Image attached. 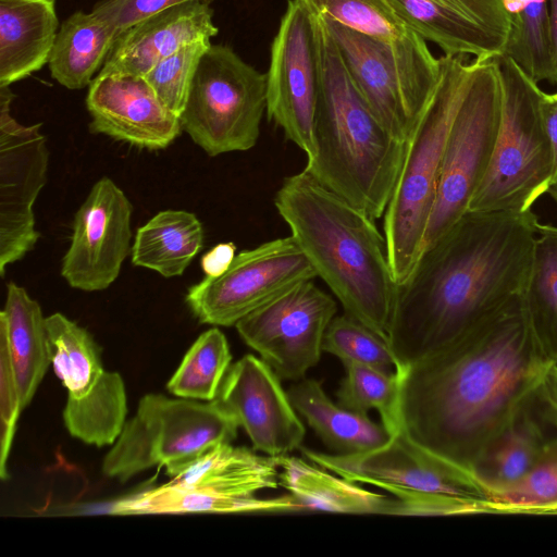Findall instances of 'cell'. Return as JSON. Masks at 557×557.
I'll list each match as a JSON object with an SVG mask.
<instances>
[{
	"label": "cell",
	"instance_id": "f6af8a7d",
	"mask_svg": "<svg viewBox=\"0 0 557 557\" xmlns=\"http://www.w3.org/2000/svg\"><path fill=\"white\" fill-rule=\"evenodd\" d=\"M541 112L553 151V181H557V92H543Z\"/></svg>",
	"mask_w": 557,
	"mask_h": 557
},
{
	"label": "cell",
	"instance_id": "7c38bea8",
	"mask_svg": "<svg viewBox=\"0 0 557 557\" xmlns=\"http://www.w3.org/2000/svg\"><path fill=\"white\" fill-rule=\"evenodd\" d=\"M336 300L312 280L301 282L239 320L242 339L280 376L300 380L314 367Z\"/></svg>",
	"mask_w": 557,
	"mask_h": 557
},
{
	"label": "cell",
	"instance_id": "7bdbcfd3",
	"mask_svg": "<svg viewBox=\"0 0 557 557\" xmlns=\"http://www.w3.org/2000/svg\"><path fill=\"white\" fill-rule=\"evenodd\" d=\"M535 400L541 406L543 419L557 429V363L546 369L536 391Z\"/></svg>",
	"mask_w": 557,
	"mask_h": 557
},
{
	"label": "cell",
	"instance_id": "ee69618b",
	"mask_svg": "<svg viewBox=\"0 0 557 557\" xmlns=\"http://www.w3.org/2000/svg\"><path fill=\"white\" fill-rule=\"evenodd\" d=\"M236 246L233 243H221L208 251L201 259V268L206 276L215 277L223 274L235 258Z\"/></svg>",
	"mask_w": 557,
	"mask_h": 557
},
{
	"label": "cell",
	"instance_id": "60d3db41",
	"mask_svg": "<svg viewBox=\"0 0 557 557\" xmlns=\"http://www.w3.org/2000/svg\"><path fill=\"white\" fill-rule=\"evenodd\" d=\"M21 396L4 341L0 338V476L7 480V463L22 411Z\"/></svg>",
	"mask_w": 557,
	"mask_h": 557
},
{
	"label": "cell",
	"instance_id": "4dcf8cb0",
	"mask_svg": "<svg viewBox=\"0 0 557 557\" xmlns=\"http://www.w3.org/2000/svg\"><path fill=\"white\" fill-rule=\"evenodd\" d=\"M534 398L484 448L472 469L486 495L523 478L549 440L533 413Z\"/></svg>",
	"mask_w": 557,
	"mask_h": 557
},
{
	"label": "cell",
	"instance_id": "6da1fadb",
	"mask_svg": "<svg viewBox=\"0 0 557 557\" xmlns=\"http://www.w3.org/2000/svg\"><path fill=\"white\" fill-rule=\"evenodd\" d=\"M550 364L519 294L398 374L400 424L414 443L472 472L484 448L535 397Z\"/></svg>",
	"mask_w": 557,
	"mask_h": 557
},
{
	"label": "cell",
	"instance_id": "ac0fdd59",
	"mask_svg": "<svg viewBox=\"0 0 557 557\" xmlns=\"http://www.w3.org/2000/svg\"><path fill=\"white\" fill-rule=\"evenodd\" d=\"M89 129L148 150L169 147L181 134L169 110L144 76L98 73L88 86Z\"/></svg>",
	"mask_w": 557,
	"mask_h": 557
},
{
	"label": "cell",
	"instance_id": "4316f807",
	"mask_svg": "<svg viewBox=\"0 0 557 557\" xmlns=\"http://www.w3.org/2000/svg\"><path fill=\"white\" fill-rule=\"evenodd\" d=\"M280 484L305 508L338 513L391 515L393 499L292 456H280Z\"/></svg>",
	"mask_w": 557,
	"mask_h": 557
},
{
	"label": "cell",
	"instance_id": "b9f144b4",
	"mask_svg": "<svg viewBox=\"0 0 557 557\" xmlns=\"http://www.w3.org/2000/svg\"><path fill=\"white\" fill-rule=\"evenodd\" d=\"M189 1L211 4L213 0H101L91 12L107 22L116 37L138 22L171 7Z\"/></svg>",
	"mask_w": 557,
	"mask_h": 557
},
{
	"label": "cell",
	"instance_id": "9a60e30c",
	"mask_svg": "<svg viewBox=\"0 0 557 557\" xmlns=\"http://www.w3.org/2000/svg\"><path fill=\"white\" fill-rule=\"evenodd\" d=\"M133 207L109 177L91 187L75 213L71 244L61 265L67 284L84 292L107 289L131 253Z\"/></svg>",
	"mask_w": 557,
	"mask_h": 557
},
{
	"label": "cell",
	"instance_id": "603a6c76",
	"mask_svg": "<svg viewBox=\"0 0 557 557\" xmlns=\"http://www.w3.org/2000/svg\"><path fill=\"white\" fill-rule=\"evenodd\" d=\"M305 510L290 494L262 499L231 496L186 486L171 480L115 499L106 507L109 515L292 512Z\"/></svg>",
	"mask_w": 557,
	"mask_h": 557
},
{
	"label": "cell",
	"instance_id": "f35d334b",
	"mask_svg": "<svg viewBox=\"0 0 557 557\" xmlns=\"http://www.w3.org/2000/svg\"><path fill=\"white\" fill-rule=\"evenodd\" d=\"M210 46L211 39L185 45L144 76L165 107L178 117L186 106L200 60Z\"/></svg>",
	"mask_w": 557,
	"mask_h": 557
},
{
	"label": "cell",
	"instance_id": "83f0119b",
	"mask_svg": "<svg viewBox=\"0 0 557 557\" xmlns=\"http://www.w3.org/2000/svg\"><path fill=\"white\" fill-rule=\"evenodd\" d=\"M115 38L111 26L91 11L74 12L57 34L48 62L52 78L71 90L89 86Z\"/></svg>",
	"mask_w": 557,
	"mask_h": 557
},
{
	"label": "cell",
	"instance_id": "d6986e66",
	"mask_svg": "<svg viewBox=\"0 0 557 557\" xmlns=\"http://www.w3.org/2000/svg\"><path fill=\"white\" fill-rule=\"evenodd\" d=\"M424 40L445 55H503L510 33L505 0H389Z\"/></svg>",
	"mask_w": 557,
	"mask_h": 557
},
{
	"label": "cell",
	"instance_id": "7dc6e473",
	"mask_svg": "<svg viewBox=\"0 0 557 557\" xmlns=\"http://www.w3.org/2000/svg\"><path fill=\"white\" fill-rule=\"evenodd\" d=\"M547 194L555 200L557 203V181L552 183L547 189Z\"/></svg>",
	"mask_w": 557,
	"mask_h": 557
},
{
	"label": "cell",
	"instance_id": "836d02e7",
	"mask_svg": "<svg viewBox=\"0 0 557 557\" xmlns=\"http://www.w3.org/2000/svg\"><path fill=\"white\" fill-rule=\"evenodd\" d=\"M510 33L503 55L531 79L557 85L552 57L549 0H505Z\"/></svg>",
	"mask_w": 557,
	"mask_h": 557
},
{
	"label": "cell",
	"instance_id": "8fae6325",
	"mask_svg": "<svg viewBox=\"0 0 557 557\" xmlns=\"http://www.w3.org/2000/svg\"><path fill=\"white\" fill-rule=\"evenodd\" d=\"M267 116L285 137L314 156L320 63L315 20L300 0H288L270 50Z\"/></svg>",
	"mask_w": 557,
	"mask_h": 557
},
{
	"label": "cell",
	"instance_id": "f546056e",
	"mask_svg": "<svg viewBox=\"0 0 557 557\" xmlns=\"http://www.w3.org/2000/svg\"><path fill=\"white\" fill-rule=\"evenodd\" d=\"M520 299L537 347L557 363V226L539 224Z\"/></svg>",
	"mask_w": 557,
	"mask_h": 557
},
{
	"label": "cell",
	"instance_id": "5b68a950",
	"mask_svg": "<svg viewBox=\"0 0 557 557\" xmlns=\"http://www.w3.org/2000/svg\"><path fill=\"white\" fill-rule=\"evenodd\" d=\"M438 61L436 91L408 141L395 190L383 215L397 285L407 280L424 249L446 139L469 74L466 55L444 54Z\"/></svg>",
	"mask_w": 557,
	"mask_h": 557
},
{
	"label": "cell",
	"instance_id": "f1b7e54d",
	"mask_svg": "<svg viewBox=\"0 0 557 557\" xmlns=\"http://www.w3.org/2000/svg\"><path fill=\"white\" fill-rule=\"evenodd\" d=\"M202 243V224L194 213L160 211L137 230L131 250L132 262L163 277L180 276Z\"/></svg>",
	"mask_w": 557,
	"mask_h": 557
},
{
	"label": "cell",
	"instance_id": "e575fe53",
	"mask_svg": "<svg viewBox=\"0 0 557 557\" xmlns=\"http://www.w3.org/2000/svg\"><path fill=\"white\" fill-rule=\"evenodd\" d=\"M231 360L225 335L218 327H212L191 345L166 388L181 398L211 401L218 395Z\"/></svg>",
	"mask_w": 557,
	"mask_h": 557
},
{
	"label": "cell",
	"instance_id": "bcb514c9",
	"mask_svg": "<svg viewBox=\"0 0 557 557\" xmlns=\"http://www.w3.org/2000/svg\"><path fill=\"white\" fill-rule=\"evenodd\" d=\"M549 25L552 40V57L557 72V0H549Z\"/></svg>",
	"mask_w": 557,
	"mask_h": 557
},
{
	"label": "cell",
	"instance_id": "484cf974",
	"mask_svg": "<svg viewBox=\"0 0 557 557\" xmlns=\"http://www.w3.org/2000/svg\"><path fill=\"white\" fill-rule=\"evenodd\" d=\"M280 456H261L231 443L219 444L172 478L186 486L231 496H255L280 485Z\"/></svg>",
	"mask_w": 557,
	"mask_h": 557
},
{
	"label": "cell",
	"instance_id": "7a4b0ae2",
	"mask_svg": "<svg viewBox=\"0 0 557 557\" xmlns=\"http://www.w3.org/2000/svg\"><path fill=\"white\" fill-rule=\"evenodd\" d=\"M532 210L467 211L398 285L388 346L401 374L519 295L539 228Z\"/></svg>",
	"mask_w": 557,
	"mask_h": 557
},
{
	"label": "cell",
	"instance_id": "d6a6232c",
	"mask_svg": "<svg viewBox=\"0 0 557 557\" xmlns=\"http://www.w3.org/2000/svg\"><path fill=\"white\" fill-rule=\"evenodd\" d=\"M126 413L124 381L117 372L106 371L90 394L79 399L67 398L63 421L73 437L102 447L116 442L126 422Z\"/></svg>",
	"mask_w": 557,
	"mask_h": 557
},
{
	"label": "cell",
	"instance_id": "ffe728a7",
	"mask_svg": "<svg viewBox=\"0 0 557 557\" xmlns=\"http://www.w3.org/2000/svg\"><path fill=\"white\" fill-rule=\"evenodd\" d=\"M318 16L333 38L357 89L380 122L397 139L409 141L417 125L408 111L393 50L333 20Z\"/></svg>",
	"mask_w": 557,
	"mask_h": 557
},
{
	"label": "cell",
	"instance_id": "cb8c5ba5",
	"mask_svg": "<svg viewBox=\"0 0 557 557\" xmlns=\"http://www.w3.org/2000/svg\"><path fill=\"white\" fill-rule=\"evenodd\" d=\"M0 338L4 341L15 373L22 409L32 401L51 364L46 318L25 288L7 285L0 313Z\"/></svg>",
	"mask_w": 557,
	"mask_h": 557
},
{
	"label": "cell",
	"instance_id": "277c9868",
	"mask_svg": "<svg viewBox=\"0 0 557 557\" xmlns=\"http://www.w3.org/2000/svg\"><path fill=\"white\" fill-rule=\"evenodd\" d=\"M313 16L320 63L315 152L304 170L376 220L393 196L408 141L397 139L380 122L352 82L323 21Z\"/></svg>",
	"mask_w": 557,
	"mask_h": 557
},
{
	"label": "cell",
	"instance_id": "1f68e13d",
	"mask_svg": "<svg viewBox=\"0 0 557 557\" xmlns=\"http://www.w3.org/2000/svg\"><path fill=\"white\" fill-rule=\"evenodd\" d=\"M51 363L67 398L90 394L103 377L101 348L91 334L64 314L46 318Z\"/></svg>",
	"mask_w": 557,
	"mask_h": 557
},
{
	"label": "cell",
	"instance_id": "8992f818",
	"mask_svg": "<svg viewBox=\"0 0 557 557\" xmlns=\"http://www.w3.org/2000/svg\"><path fill=\"white\" fill-rule=\"evenodd\" d=\"M503 103L495 151L469 211L530 210L553 181V151L541 99L543 90L511 59L499 55Z\"/></svg>",
	"mask_w": 557,
	"mask_h": 557
},
{
	"label": "cell",
	"instance_id": "5bb4252c",
	"mask_svg": "<svg viewBox=\"0 0 557 557\" xmlns=\"http://www.w3.org/2000/svg\"><path fill=\"white\" fill-rule=\"evenodd\" d=\"M299 449L312 463L350 482L487 499L472 472L414 443L401 424L387 443L364 453L331 455Z\"/></svg>",
	"mask_w": 557,
	"mask_h": 557
},
{
	"label": "cell",
	"instance_id": "ab89813d",
	"mask_svg": "<svg viewBox=\"0 0 557 557\" xmlns=\"http://www.w3.org/2000/svg\"><path fill=\"white\" fill-rule=\"evenodd\" d=\"M383 490L395 495L391 515L397 516H454L473 513H493L485 498L466 497L444 493L418 492L384 486Z\"/></svg>",
	"mask_w": 557,
	"mask_h": 557
},
{
	"label": "cell",
	"instance_id": "7402d4cb",
	"mask_svg": "<svg viewBox=\"0 0 557 557\" xmlns=\"http://www.w3.org/2000/svg\"><path fill=\"white\" fill-rule=\"evenodd\" d=\"M57 0H0V86L39 71L59 32Z\"/></svg>",
	"mask_w": 557,
	"mask_h": 557
},
{
	"label": "cell",
	"instance_id": "8d00e7d4",
	"mask_svg": "<svg viewBox=\"0 0 557 557\" xmlns=\"http://www.w3.org/2000/svg\"><path fill=\"white\" fill-rule=\"evenodd\" d=\"M344 367L346 376L337 391L338 405L362 413L375 409L385 429L394 433L400 426L398 373L387 374L359 363Z\"/></svg>",
	"mask_w": 557,
	"mask_h": 557
},
{
	"label": "cell",
	"instance_id": "9c48e42d",
	"mask_svg": "<svg viewBox=\"0 0 557 557\" xmlns=\"http://www.w3.org/2000/svg\"><path fill=\"white\" fill-rule=\"evenodd\" d=\"M267 113V75L230 46L212 45L200 60L182 128L210 157L256 146Z\"/></svg>",
	"mask_w": 557,
	"mask_h": 557
},
{
	"label": "cell",
	"instance_id": "44dd1931",
	"mask_svg": "<svg viewBox=\"0 0 557 557\" xmlns=\"http://www.w3.org/2000/svg\"><path fill=\"white\" fill-rule=\"evenodd\" d=\"M210 4L189 1L171 7L120 34L99 73L145 76L161 60L181 47L214 37Z\"/></svg>",
	"mask_w": 557,
	"mask_h": 557
},
{
	"label": "cell",
	"instance_id": "ba28073f",
	"mask_svg": "<svg viewBox=\"0 0 557 557\" xmlns=\"http://www.w3.org/2000/svg\"><path fill=\"white\" fill-rule=\"evenodd\" d=\"M502 103L503 87L496 58L474 59L470 62L446 139L424 248L469 211L493 159Z\"/></svg>",
	"mask_w": 557,
	"mask_h": 557
},
{
	"label": "cell",
	"instance_id": "d4e9b609",
	"mask_svg": "<svg viewBox=\"0 0 557 557\" xmlns=\"http://www.w3.org/2000/svg\"><path fill=\"white\" fill-rule=\"evenodd\" d=\"M288 397L321 441L335 454L349 455L377 448L391 438L383 424L373 422L368 413L334 404L315 380L293 385Z\"/></svg>",
	"mask_w": 557,
	"mask_h": 557
},
{
	"label": "cell",
	"instance_id": "d590c367",
	"mask_svg": "<svg viewBox=\"0 0 557 557\" xmlns=\"http://www.w3.org/2000/svg\"><path fill=\"white\" fill-rule=\"evenodd\" d=\"M486 497L493 513H557V437L547 441L523 478Z\"/></svg>",
	"mask_w": 557,
	"mask_h": 557
},
{
	"label": "cell",
	"instance_id": "2e32d148",
	"mask_svg": "<svg viewBox=\"0 0 557 557\" xmlns=\"http://www.w3.org/2000/svg\"><path fill=\"white\" fill-rule=\"evenodd\" d=\"M315 15L376 39L393 50L412 121L418 124L440 82V61L426 40L398 14L389 0H300Z\"/></svg>",
	"mask_w": 557,
	"mask_h": 557
},
{
	"label": "cell",
	"instance_id": "52a82bcc",
	"mask_svg": "<svg viewBox=\"0 0 557 557\" xmlns=\"http://www.w3.org/2000/svg\"><path fill=\"white\" fill-rule=\"evenodd\" d=\"M238 423L214 403L147 394L106 455L102 472L125 482L151 467L174 478L210 448L232 443Z\"/></svg>",
	"mask_w": 557,
	"mask_h": 557
},
{
	"label": "cell",
	"instance_id": "4fadbf2b",
	"mask_svg": "<svg viewBox=\"0 0 557 557\" xmlns=\"http://www.w3.org/2000/svg\"><path fill=\"white\" fill-rule=\"evenodd\" d=\"M15 95L0 86V274L34 249L40 234L34 205L47 181L49 151L41 123L23 125L11 114Z\"/></svg>",
	"mask_w": 557,
	"mask_h": 557
},
{
	"label": "cell",
	"instance_id": "30bf717a",
	"mask_svg": "<svg viewBox=\"0 0 557 557\" xmlns=\"http://www.w3.org/2000/svg\"><path fill=\"white\" fill-rule=\"evenodd\" d=\"M315 276L290 235L240 251L223 274L206 276L189 287L185 300L199 322L235 326L249 313Z\"/></svg>",
	"mask_w": 557,
	"mask_h": 557
},
{
	"label": "cell",
	"instance_id": "74e56055",
	"mask_svg": "<svg viewBox=\"0 0 557 557\" xmlns=\"http://www.w3.org/2000/svg\"><path fill=\"white\" fill-rule=\"evenodd\" d=\"M322 350L339 358L343 364L359 363L387 374L397 372V363L388 344L347 313L335 315L330 322Z\"/></svg>",
	"mask_w": 557,
	"mask_h": 557
},
{
	"label": "cell",
	"instance_id": "e0dca14e",
	"mask_svg": "<svg viewBox=\"0 0 557 557\" xmlns=\"http://www.w3.org/2000/svg\"><path fill=\"white\" fill-rule=\"evenodd\" d=\"M211 401L234 417L255 450L285 456L300 448L305 426L280 376L264 360L246 355L232 364Z\"/></svg>",
	"mask_w": 557,
	"mask_h": 557
},
{
	"label": "cell",
	"instance_id": "3957f363",
	"mask_svg": "<svg viewBox=\"0 0 557 557\" xmlns=\"http://www.w3.org/2000/svg\"><path fill=\"white\" fill-rule=\"evenodd\" d=\"M274 205L345 313L388 344L398 285L375 219L305 170L285 177Z\"/></svg>",
	"mask_w": 557,
	"mask_h": 557
}]
</instances>
